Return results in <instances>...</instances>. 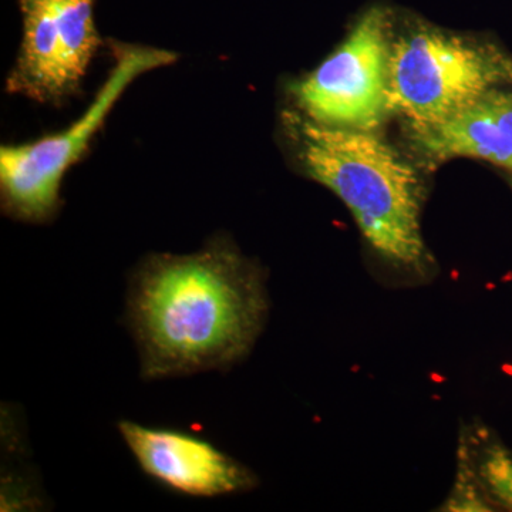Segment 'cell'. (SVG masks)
I'll list each match as a JSON object with an SVG mask.
<instances>
[{
    "label": "cell",
    "instance_id": "6da1fadb",
    "mask_svg": "<svg viewBox=\"0 0 512 512\" xmlns=\"http://www.w3.org/2000/svg\"><path fill=\"white\" fill-rule=\"evenodd\" d=\"M266 312L261 271L227 239L195 254L148 256L127 293L141 377L231 369L254 348Z\"/></svg>",
    "mask_w": 512,
    "mask_h": 512
},
{
    "label": "cell",
    "instance_id": "7a4b0ae2",
    "mask_svg": "<svg viewBox=\"0 0 512 512\" xmlns=\"http://www.w3.org/2000/svg\"><path fill=\"white\" fill-rule=\"evenodd\" d=\"M299 163L352 212L380 258L416 275L430 271L421 232V188L413 165L372 131L323 126L288 114Z\"/></svg>",
    "mask_w": 512,
    "mask_h": 512
},
{
    "label": "cell",
    "instance_id": "3957f363",
    "mask_svg": "<svg viewBox=\"0 0 512 512\" xmlns=\"http://www.w3.org/2000/svg\"><path fill=\"white\" fill-rule=\"evenodd\" d=\"M512 86V56L490 43L419 29L392 43L389 107L409 128L444 123L484 94Z\"/></svg>",
    "mask_w": 512,
    "mask_h": 512
},
{
    "label": "cell",
    "instance_id": "277c9868",
    "mask_svg": "<svg viewBox=\"0 0 512 512\" xmlns=\"http://www.w3.org/2000/svg\"><path fill=\"white\" fill-rule=\"evenodd\" d=\"M116 62L86 113L60 133L0 150L2 208L15 220L42 224L59 211L64 175L89 147L107 114L141 74L174 63L168 50L117 45Z\"/></svg>",
    "mask_w": 512,
    "mask_h": 512
},
{
    "label": "cell",
    "instance_id": "5b68a950",
    "mask_svg": "<svg viewBox=\"0 0 512 512\" xmlns=\"http://www.w3.org/2000/svg\"><path fill=\"white\" fill-rule=\"evenodd\" d=\"M389 19L373 8L312 73L292 86L305 117L323 126L373 131L392 114Z\"/></svg>",
    "mask_w": 512,
    "mask_h": 512
},
{
    "label": "cell",
    "instance_id": "8992f818",
    "mask_svg": "<svg viewBox=\"0 0 512 512\" xmlns=\"http://www.w3.org/2000/svg\"><path fill=\"white\" fill-rule=\"evenodd\" d=\"M96 0H19L23 37L6 80L10 94L39 103L72 96L101 45Z\"/></svg>",
    "mask_w": 512,
    "mask_h": 512
},
{
    "label": "cell",
    "instance_id": "52a82bcc",
    "mask_svg": "<svg viewBox=\"0 0 512 512\" xmlns=\"http://www.w3.org/2000/svg\"><path fill=\"white\" fill-rule=\"evenodd\" d=\"M119 431L146 476L174 493L217 498L255 488V474L215 447L185 431L123 420Z\"/></svg>",
    "mask_w": 512,
    "mask_h": 512
},
{
    "label": "cell",
    "instance_id": "ba28073f",
    "mask_svg": "<svg viewBox=\"0 0 512 512\" xmlns=\"http://www.w3.org/2000/svg\"><path fill=\"white\" fill-rule=\"evenodd\" d=\"M410 140L427 167L473 158L500 168L512 181V86L491 90L444 123L410 128Z\"/></svg>",
    "mask_w": 512,
    "mask_h": 512
},
{
    "label": "cell",
    "instance_id": "9c48e42d",
    "mask_svg": "<svg viewBox=\"0 0 512 512\" xmlns=\"http://www.w3.org/2000/svg\"><path fill=\"white\" fill-rule=\"evenodd\" d=\"M460 464L467 468L491 504L512 510V454L497 441L481 439L476 447L463 443Z\"/></svg>",
    "mask_w": 512,
    "mask_h": 512
},
{
    "label": "cell",
    "instance_id": "30bf717a",
    "mask_svg": "<svg viewBox=\"0 0 512 512\" xmlns=\"http://www.w3.org/2000/svg\"><path fill=\"white\" fill-rule=\"evenodd\" d=\"M456 484L451 490L450 497L444 504V511H491L490 501L487 500L476 480L471 477L466 467L458 464Z\"/></svg>",
    "mask_w": 512,
    "mask_h": 512
}]
</instances>
